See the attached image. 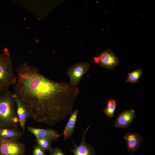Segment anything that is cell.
Wrapping results in <instances>:
<instances>
[{"mask_svg": "<svg viewBox=\"0 0 155 155\" xmlns=\"http://www.w3.org/2000/svg\"><path fill=\"white\" fill-rule=\"evenodd\" d=\"M16 77L14 93L35 121L53 126L72 113L77 86L51 80L25 63L17 68Z\"/></svg>", "mask_w": 155, "mask_h": 155, "instance_id": "6da1fadb", "label": "cell"}, {"mask_svg": "<svg viewBox=\"0 0 155 155\" xmlns=\"http://www.w3.org/2000/svg\"><path fill=\"white\" fill-rule=\"evenodd\" d=\"M14 93L9 89L0 93V127H18Z\"/></svg>", "mask_w": 155, "mask_h": 155, "instance_id": "7a4b0ae2", "label": "cell"}, {"mask_svg": "<svg viewBox=\"0 0 155 155\" xmlns=\"http://www.w3.org/2000/svg\"><path fill=\"white\" fill-rule=\"evenodd\" d=\"M16 80L10 53L5 50L0 55V93L8 89L11 85L16 83Z\"/></svg>", "mask_w": 155, "mask_h": 155, "instance_id": "3957f363", "label": "cell"}, {"mask_svg": "<svg viewBox=\"0 0 155 155\" xmlns=\"http://www.w3.org/2000/svg\"><path fill=\"white\" fill-rule=\"evenodd\" d=\"M24 145L18 140L0 138V155H24Z\"/></svg>", "mask_w": 155, "mask_h": 155, "instance_id": "277c9868", "label": "cell"}, {"mask_svg": "<svg viewBox=\"0 0 155 155\" xmlns=\"http://www.w3.org/2000/svg\"><path fill=\"white\" fill-rule=\"evenodd\" d=\"M94 62L102 67L112 70L119 64L118 57L111 49L103 51L98 57L94 58Z\"/></svg>", "mask_w": 155, "mask_h": 155, "instance_id": "5b68a950", "label": "cell"}, {"mask_svg": "<svg viewBox=\"0 0 155 155\" xmlns=\"http://www.w3.org/2000/svg\"><path fill=\"white\" fill-rule=\"evenodd\" d=\"M90 64L86 62H79L71 66L66 71L71 84L77 86L84 75L89 70Z\"/></svg>", "mask_w": 155, "mask_h": 155, "instance_id": "8992f818", "label": "cell"}, {"mask_svg": "<svg viewBox=\"0 0 155 155\" xmlns=\"http://www.w3.org/2000/svg\"><path fill=\"white\" fill-rule=\"evenodd\" d=\"M27 130L34 135L36 139L45 138L52 141H58L59 137L63 135L52 129H43L29 126L27 128Z\"/></svg>", "mask_w": 155, "mask_h": 155, "instance_id": "52a82bcc", "label": "cell"}, {"mask_svg": "<svg viewBox=\"0 0 155 155\" xmlns=\"http://www.w3.org/2000/svg\"><path fill=\"white\" fill-rule=\"evenodd\" d=\"M90 127L88 126L85 130H83L84 135L80 144L77 146L73 143L74 148L71 150L73 155H95L96 151L94 147L86 143L85 140V134Z\"/></svg>", "mask_w": 155, "mask_h": 155, "instance_id": "ba28073f", "label": "cell"}, {"mask_svg": "<svg viewBox=\"0 0 155 155\" xmlns=\"http://www.w3.org/2000/svg\"><path fill=\"white\" fill-rule=\"evenodd\" d=\"M136 116V112L134 110L130 109L125 110L119 115L113 125L117 128H127Z\"/></svg>", "mask_w": 155, "mask_h": 155, "instance_id": "9c48e42d", "label": "cell"}, {"mask_svg": "<svg viewBox=\"0 0 155 155\" xmlns=\"http://www.w3.org/2000/svg\"><path fill=\"white\" fill-rule=\"evenodd\" d=\"M124 139L126 142L128 150L131 154L135 153L140 148L142 139L138 133L128 132L124 136Z\"/></svg>", "mask_w": 155, "mask_h": 155, "instance_id": "30bf717a", "label": "cell"}, {"mask_svg": "<svg viewBox=\"0 0 155 155\" xmlns=\"http://www.w3.org/2000/svg\"><path fill=\"white\" fill-rule=\"evenodd\" d=\"M18 127H0V138L11 140H18L23 135Z\"/></svg>", "mask_w": 155, "mask_h": 155, "instance_id": "8fae6325", "label": "cell"}, {"mask_svg": "<svg viewBox=\"0 0 155 155\" xmlns=\"http://www.w3.org/2000/svg\"><path fill=\"white\" fill-rule=\"evenodd\" d=\"M14 95L16 104V113L19 123L23 133H25V123L27 118L29 117V114L14 93Z\"/></svg>", "mask_w": 155, "mask_h": 155, "instance_id": "7c38bea8", "label": "cell"}, {"mask_svg": "<svg viewBox=\"0 0 155 155\" xmlns=\"http://www.w3.org/2000/svg\"><path fill=\"white\" fill-rule=\"evenodd\" d=\"M78 112V110L74 111L71 114L67 124L63 131L64 140L70 137L73 134L77 121Z\"/></svg>", "mask_w": 155, "mask_h": 155, "instance_id": "4fadbf2b", "label": "cell"}, {"mask_svg": "<svg viewBox=\"0 0 155 155\" xmlns=\"http://www.w3.org/2000/svg\"><path fill=\"white\" fill-rule=\"evenodd\" d=\"M143 73L141 69L138 68L133 71L128 73L127 78L125 82L133 84L137 82L143 74Z\"/></svg>", "mask_w": 155, "mask_h": 155, "instance_id": "5bb4252c", "label": "cell"}, {"mask_svg": "<svg viewBox=\"0 0 155 155\" xmlns=\"http://www.w3.org/2000/svg\"><path fill=\"white\" fill-rule=\"evenodd\" d=\"M116 106L115 100L112 99L108 101L106 108L103 110L104 113L108 117L111 118L114 117Z\"/></svg>", "mask_w": 155, "mask_h": 155, "instance_id": "9a60e30c", "label": "cell"}, {"mask_svg": "<svg viewBox=\"0 0 155 155\" xmlns=\"http://www.w3.org/2000/svg\"><path fill=\"white\" fill-rule=\"evenodd\" d=\"M50 139L43 138L36 139V144L45 150H50L52 148V141Z\"/></svg>", "mask_w": 155, "mask_h": 155, "instance_id": "2e32d148", "label": "cell"}, {"mask_svg": "<svg viewBox=\"0 0 155 155\" xmlns=\"http://www.w3.org/2000/svg\"><path fill=\"white\" fill-rule=\"evenodd\" d=\"M45 151L36 144L34 146L32 155H46Z\"/></svg>", "mask_w": 155, "mask_h": 155, "instance_id": "e0dca14e", "label": "cell"}, {"mask_svg": "<svg viewBox=\"0 0 155 155\" xmlns=\"http://www.w3.org/2000/svg\"><path fill=\"white\" fill-rule=\"evenodd\" d=\"M49 151V155H66L59 148H52Z\"/></svg>", "mask_w": 155, "mask_h": 155, "instance_id": "ac0fdd59", "label": "cell"}]
</instances>
